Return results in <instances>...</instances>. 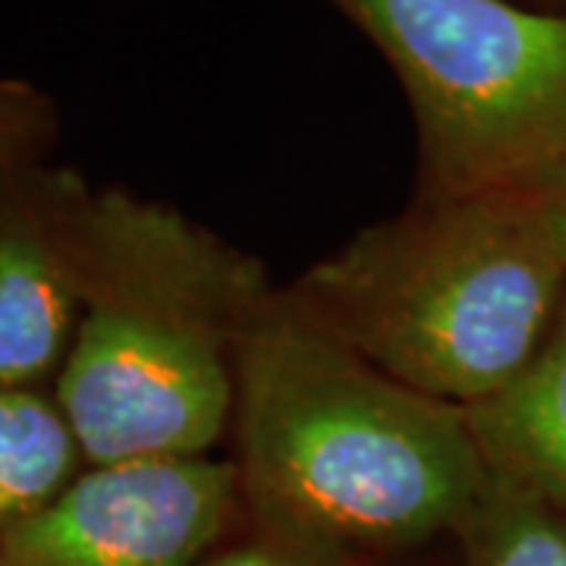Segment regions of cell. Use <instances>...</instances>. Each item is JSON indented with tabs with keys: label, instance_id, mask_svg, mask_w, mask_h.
Segmentation results:
<instances>
[{
	"label": "cell",
	"instance_id": "obj_1",
	"mask_svg": "<svg viewBox=\"0 0 566 566\" xmlns=\"http://www.w3.org/2000/svg\"><path fill=\"white\" fill-rule=\"evenodd\" d=\"M240 497L327 566L460 532L491 485L463 406L365 363L274 290L240 359Z\"/></svg>",
	"mask_w": 566,
	"mask_h": 566
},
{
	"label": "cell",
	"instance_id": "obj_2",
	"mask_svg": "<svg viewBox=\"0 0 566 566\" xmlns=\"http://www.w3.org/2000/svg\"><path fill=\"white\" fill-rule=\"evenodd\" d=\"M274 286L177 208L123 189L82 208V312L54 403L88 465L211 457Z\"/></svg>",
	"mask_w": 566,
	"mask_h": 566
},
{
	"label": "cell",
	"instance_id": "obj_3",
	"mask_svg": "<svg viewBox=\"0 0 566 566\" xmlns=\"http://www.w3.org/2000/svg\"><path fill=\"white\" fill-rule=\"evenodd\" d=\"M564 293L538 189L416 199L286 286L365 363L463 409L526 368Z\"/></svg>",
	"mask_w": 566,
	"mask_h": 566
},
{
	"label": "cell",
	"instance_id": "obj_4",
	"mask_svg": "<svg viewBox=\"0 0 566 566\" xmlns=\"http://www.w3.org/2000/svg\"><path fill=\"white\" fill-rule=\"evenodd\" d=\"M403 85L416 199L535 189L566 170V10L516 0H322Z\"/></svg>",
	"mask_w": 566,
	"mask_h": 566
},
{
	"label": "cell",
	"instance_id": "obj_5",
	"mask_svg": "<svg viewBox=\"0 0 566 566\" xmlns=\"http://www.w3.org/2000/svg\"><path fill=\"white\" fill-rule=\"evenodd\" d=\"M240 501L237 463L88 465L0 538V566H192Z\"/></svg>",
	"mask_w": 566,
	"mask_h": 566
},
{
	"label": "cell",
	"instance_id": "obj_6",
	"mask_svg": "<svg viewBox=\"0 0 566 566\" xmlns=\"http://www.w3.org/2000/svg\"><path fill=\"white\" fill-rule=\"evenodd\" d=\"M88 189L25 164L0 180V390L66 359L82 312V208Z\"/></svg>",
	"mask_w": 566,
	"mask_h": 566
},
{
	"label": "cell",
	"instance_id": "obj_7",
	"mask_svg": "<svg viewBox=\"0 0 566 566\" xmlns=\"http://www.w3.org/2000/svg\"><path fill=\"white\" fill-rule=\"evenodd\" d=\"M465 416L491 479L566 510V293L526 368Z\"/></svg>",
	"mask_w": 566,
	"mask_h": 566
},
{
	"label": "cell",
	"instance_id": "obj_8",
	"mask_svg": "<svg viewBox=\"0 0 566 566\" xmlns=\"http://www.w3.org/2000/svg\"><path fill=\"white\" fill-rule=\"evenodd\" d=\"M85 463L54 400L0 390V538L61 494Z\"/></svg>",
	"mask_w": 566,
	"mask_h": 566
},
{
	"label": "cell",
	"instance_id": "obj_9",
	"mask_svg": "<svg viewBox=\"0 0 566 566\" xmlns=\"http://www.w3.org/2000/svg\"><path fill=\"white\" fill-rule=\"evenodd\" d=\"M465 566H566V510L491 479L460 526Z\"/></svg>",
	"mask_w": 566,
	"mask_h": 566
},
{
	"label": "cell",
	"instance_id": "obj_10",
	"mask_svg": "<svg viewBox=\"0 0 566 566\" xmlns=\"http://www.w3.org/2000/svg\"><path fill=\"white\" fill-rule=\"evenodd\" d=\"M54 126L51 102L20 80H0V180L29 161Z\"/></svg>",
	"mask_w": 566,
	"mask_h": 566
},
{
	"label": "cell",
	"instance_id": "obj_11",
	"mask_svg": "<svg viewBox=\"0 0 566 566\" xmlns=\"http://www.w3.org/2000/svg\"><path fill=\"white\" fill-rule=\"evenodd\" d=\"M205 566H327L305 557L300 551H290V547L277 545V542H259V545L237 547V551H227L221 557L208 560Z\"/></svg>",
	"mask_w": 566,
	"mask_h": 566
},
{
	"label": "cell",
	"instance_id": "obj_12",
	"mask_svg": "<svg viewBox=\"0 0 566 566\" xmlns=\"http://www.w3.org/2000/svg\"><path fill=\"white\" fill-rule=\"evenodd\" d=\"M538 189V199H542V208H545L547 227L554 233V243L560 249V259L566 264V170H560L557 177H551Z\"/></svg>",
	"mask_w": 566,
	"mask_h": 566
}]
</instances>
